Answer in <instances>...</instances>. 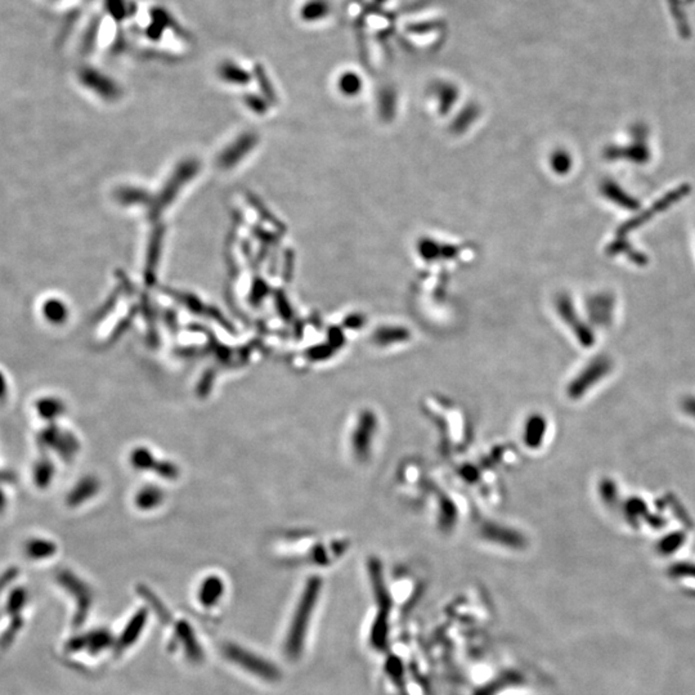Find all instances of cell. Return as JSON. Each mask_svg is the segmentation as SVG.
<instances>
[{"label":"cell","instance_id":"cell-11","mask_svg":"<svg viewBox=\"0 0 695 695\" xmlns=\"http://www.w3.org/2000/svg\"><path fill=\"white\" fill-rule=\"evenodd\" d=\"M114 645V639L107 631H96L89 634L88 636L78 637L71 643V647L78 649H88L92 653H98L110 646Z\"/></svg>","mask_w":695,"mask_h":695},{"label":"cell","instance_id":"cell-29","mask_svg":"<svg viewBox=\"0 0 695 695\" xmlns=\"http://www.w3.org/2000/svg\"><path fill=\"white\" fill-rule=\"evenodd\" d=\"M377 1H380V3H382V1H385V0H377Z\"/></svg>","mask_w":695,"mask_h":695},{"label":"cell","instance_id":"cell-4","mask_svg":"<svg viewBox=\"0 0 695 695\" xmlns=\"http://www.w3.org/2000/svg\"><path fill=\"white\" fill-rule=\"evenodd\" d=\"M613 366L612 361L608 357H597L592 362L588 363V366L578 373L577 377L570 382L568 385V395L572 400H578L600 382L604 379L608 373L612 371Z\"/></svg>","mask_w":695,"mask_h":695},{"label":"cell","instance_id":"cell-26","mask_svg":"<svg viewBox=\"0 0 695 695\" xmlns=\"http://www.w3.org/2000/svg\"><path fill=\"white\" fill-rule=\"evenodd\" d=\"M52 477H53V466L50 464H48V462H44L43 465H40L39 468L37 469L35 478L38 480L40 486L48 484L50 480H52Z\"/></svg>","mask_w":695,"mask_h":695},{"label":"cell","instance_id":"cell-23","mask_svg":"<svg viewBox=\"0 0 695 695\" xmlns=\"http://www.w3.org/2000/svg\"><path fill=\"white\" fill-rule=\"evenodd\" d=\"M138 591H139L138 594H141L142 597H145V599L147 600L148 603L151 604V607L155 609L157 616L161 618L163 621L167 622L170 616H169V613H167V610L165 609V607L161 604V601H158V599L154 595V592H152L151 590H148L147 588H145V586H139V588H138Z\"/></svg>","mask_w":695,"mask_h":695},{"label":"cell","instance_id":"cell-25","mask_svg":"<svg viewBox=\"0 0 695 695\" xmlns=\"http://www.w3.org/2000/svg\"><path fill=\"white\" fill-rule=\"evenodd\" d=\"M672 577H695V566L690 563H678L670 568Z\"/></svg>","mask_w":695,"mask_h":695},{"label":"cell","instance_id":"cell-16","mask_svg":"<svg viewBox=\"0 0 695 695\" xmlns=\"http://www.w3.org/2000/svg\"><path fill=\"white\" fill-rule=\"evenodd\" d=\"M158 461L146 447H137L130 452V465L139 471H154Z\"/></svg>","mask_w":695,"mask_h":695},{"label":"cell","instance_id":"cell-5","mask_svg":"<svg viewBox=\"0 0 695 695\" xmlns=\"http://www.w3.org/2000/svg\"><path fill=\"white\" fill-rule=\"evenodd\" d=\"M376 428V419L373 412L364 411L360 415L357 425L352 433V450L358 460H366L371 450V443Z\"/></svg>","mask_w":695,"mask_h":695},{"label":"cell","instance_id":"cell-6","mask_svg":"<svg viewBox=\"0 0 695 695\" xmlns=\"http://www.w3.org/2000/svg\"><path fill=\"white\" fill-rule=\"evenodd\" d=\"M176 636L183 646L187 658L192 662H201L204 658L203 647L198 644L195 631L187 621H178L176 625Z\"/></svg>","mask_w":695,"mask_h":695},{"label":"cell","instance_id":"cell-21","mask_svg":"<svg viewBox=\"0 0 695 695\" xmlns=\"http://www.w3.org/2000/svg\"><path fill=\"white\" fill-rule=\"evenodd\" d=\"M65 411V406L62 402L54 398H47L39 403V412L44 419H54Z\"/></svg>","mask_w":695,"mask_h":695},{"label":"cell","instance_id":"cell-1","mask_svg":"<svg viewBox=\"0 0 695 695\" xmlns=\"http://www.w3.org/2000/svg\"><path fill=\"white\" fill-rule=\"evenodd\" d=\"M321 588L322 579L320 577H311L307 581L284 643V650L290 659H298L303 652L307 631L312 618V612L318 601Z\"/></svg>","mask_w":695,"mask_h":695},{"label":"cell","instance_id":"cell-3","mask_svg":"<svg viewBox=\"0 0 695 695\" xmlns=\"http://www.w3.org/2000/svg\"><path fill=\"white\" fill-rule=\"evenodd\" d=\"M370 576L373 581L375 595L379 603V616L376 618L375 626L371 634V641L373 645L377 649H382L386 645V639H388V616H389V609H391V599L388 595V591L382 581V567L377 560L370 561Z\"/></svg>","mask_w":695,"mask_h":695},{"label":"cell","instance_id":"cell-15","mask_svg":"<svg viewBox=\"0 0 695 695\" xmlns=\"http://www.w3.org/2000/svg\"><path fill=\"white\" fill-rule=\"evenodd\" d=\"M545 433H546V422L542 419V416H532L526 424L524 441L529 447L536 448L543 441Z\"/></svg>","mask_w":695,"mask_h":695},{"label":"cell","instance_id":"cell-14","mask_svg":"<svg viewBox=\"0 0 695 695\" xmlns=\"http://www.w3.org/2000/svg\"><path fill=\"white\" fill-rule=\"evenodd\" d=\"M622 509H623L622 510V514H623L625 519H626L627 523L631 527L637 528L639 527V521H640L641 518H645V520H647V518H649V512H647L645 502L641 499L631 497V499H627L626 502L623 504Z\"/></svg>","mask_w":695,"mask_h":695},{"label":"cell","instance_id":"cell-2","mask_svg":"<svg viewBox=\"0 0 695 695\" xmlns=\"http://www.w3.org/2000/svg\"><path fill=\"white\" fill-rule=\"evenodd\" d=\"M223 654L227 659H229L237 666L263 678L265 681H277L281 678V672L278 667L272 662L267 661L265 658L251 653L245 647H241L236 644H227L223 646Z\"/></svg>","mask_w":695,"mask_h":695},{"label":"cell","instance_id":"cell-7","mask_svg":"<svg viewBox=\"0 0 695 695\" xmlns=\"http://www.w3.org/2000/svg\"><path fill=\"white\" fill-rule=\"evenodd\" d=\"M61 581L66 586V588H70L72 591L74 597L78 599V619L76 621H78L79 625H81V622L85 619L87 614H88L90 601H92L89 588L80 579L72 576L71 573H63Z\"/></svg>","mask_w":695,"mask_h":695},{"label":"cell","instance_id":"cell-8","mask_svg":"<svg viewBox=\"0 0 695 695\" xmlns=\"http://www.w3.org/2000/svg\"><path fill=\"white\" fill-rule=\"evenodd\" d=\"M147 617L148 614L146 609L138 610L137 613L132 617V619L127 622L125 628L123 630L121 636L118 639V644H116L118 650H124V649L133 645L137 641L138 637L141 636L143 628L146 626Z\"/></svg>","mask_w":695,"mask_h":695},{"label":"cell","instance_id":"cell-12","mask_svg":"<svg viewBox=\"0 0 695 695\" xmlns=\"http://www.w3.org/2000/svg\"><path fill=\"white\" fill-rule=\"evenodd\" d=\"M164 499H165L164 490L154 484H148V486L142 487L136 493L134 505L137 506V509L142 510V511H151V510L158 508L160 505H163Z\"/></svg>","mask_w":695,"mask_h":695},{"label":"cell","instance_id":"cell-18","mask_svg":"<svg viewBox=\"0 0 695 695\" xmlns=\"http://www.w3.org/2000/svg\"><path fill=\"white\" fill-rule=\"evenodd\" d=\"M685 539L686 536L684 532H674V533L666 536L665 539H661L656 548L662 555H671L684 545Z\"/></svg>","mask_w":695,"mask_h":695},{"label":"cell","instance_id":"cell-20","mask_svg":"<svg viewBox=\"0 0 695 695\" xmlns=\"http://www.w3.org/2000/svg\"><path fill=\"white\" fill-rule=\"evenodd\" d=\"M600 497L604 501L608 508H618V490L614 481L610 479H603L599 484Z\"/></svg>","mask_w":695,"mask_h":695},{"label":"cell","instance_id":"cell-22","mask_svg":"<svg viewBox=\"0 0 695 695\" xmlns=\"http://www.w3.org/2000/svg\"><path fill=\"white\" fill-rule=\"evenodd\" d=\"M54 550L56 546L44 539H37L29 545V552L34 558H48L56 552Z\"/></svg>","mask_w":695,"mask_h":695},{"label":"cell","instance_id":"cell-13","mask_svg":"<svg viewBox=\"0 0 695 695\" xmlns=\"http://www.w3.org/2000/svg\"><path fill=\"white\" fill-rule=\"evenodd\" d=\"M483 536L486 539H492L502 546L519 548L524 545V539L521 535L511 530V529L501 528L499 526H487L483 529Z\"/></svg>","mask_w":695,"mask_h":695},{"label":"cell","instance_id":"cell-24","mask_svg":"<svg viewBox=\"0 0 695 695\" xmlns=\"http://www.w3.org/2000/svg\"><path fill=\"white\" fill-rule=\"evenodd\" d=\"M154 471L156 473L157 475H160L167 480H176L179 477L178 466L170 461H158Z\"/></svg>","mask_w":695,"mask_h":695},{"label":"cell","instance_id":"cell-19","mask_svg":"<svg viewBox=\"0 0 695 695\" xmlns=\"http://www.w3.org/2000/svg\"><path fill=\"white\" fill-rule=\"evenodd\" d=\"M43 313L47 320H50V322L61 323L66 320L69 312L62 302L50 300L48 303L44 304Z\"/></svg>","mask_w":695,"mask_h":695},{"label":"cell","instance_id":"cell-9","mask_svg":"<svg viewBox=\"0 0 695 695\" xmlns=\"http://www.w3.org/2000/svg\"><path fill=\"white\" fill-rule=\"evenodd\" d=\"M225 582L218 576L206 577L198 588V601L203 607L211 608L223 597Z\"/></svg>","mask_w":695,"mask_h":695},{"label":"cell","instance_id":"cell-27","mask_svg":"<svg viewBox=\"0 0 695 695\" xmlns=\"http://www.w3.org/2000/svg\"><path fill=\"white\" fill-rule=\"evenodd\" d=\"M214 377H216V376H214V373H205V375H204L203 380L200 382V384H198V388H197L200 395H206L207 393L210 392Z\"/></svg>","mask_w":695,"mask_h":695},{"label":"cell","instance_id":"cell-10","mask_svg":"<svg viewBox=\"0 0 695 695\" xmlns=\"http://www.w3.org/2000/svg\"><path fill=\"white\" fill-rule=\"evenodd\" d=\"M101 483L94 477H84L78 484L72 488L68 496V504L70 506H79L88 499L94 497L98 493Z\"/></svg>","mask_w":695,"mask_h":695},{"label":"cell","instance_id":"cell-17","mask_svg":"<svg viewBox=\"0 0 695 695\" xmlns=\"http://www.w3.org/2000/svg\"><path fill=\"white\" fill-rule=\"evenodd\" d=\"M330 10V4L326 0H311L308 1L302 10V17L304 20H321L327 16Z\"/></svg>","mask_w":695,"mask_h":695},{"label":"cell","instance_id":"cell-28","mask_svg":"<svg viewBox=\"0 0 695 695\" xmlns=\"http://www.w3.org/2000/svg\"><path fill=\"white\" fill-rule=\"evenodd\" d=\"M683 410L695 419V398H686L683 402Z\"/></svg>","mask_w":695,"mask_h":695}]
</instances>
